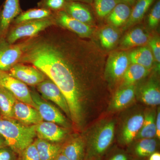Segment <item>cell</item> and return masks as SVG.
<instances>
[{"mask_svg": "<svg viewBox=\"0 0 160 160\" xmlns=\"http://www.w3.org/2000/svg\"><path fill=\"white\" fill-rule=\"evenodd\" d=\"M130 64L127 51L118 50L111 52L106 59L104 74L105 81L111 85L121 82Z\"/></svg>", "mask_w": 160, "mask_h": 160, "instance_id": "cell-5", "label": "cell"}, {"mask_svg": "<svg viewBox=\"0 0 160 160\" xmlns=\"http://www.w3.org/2000/svg\"><path fill=\"white\" fill-rule=\"evenodd\" d=\"M131 64H136L151 69L154 62V58L148 45L140 46L128 52Z\"/></svg>", "mask_w": 160, "mask_h": 160, "instance_id": "cell-24", "label": "cell"}, {"mask_svg": "<svg viewBox=\"0 0 160 160\" xmlns=\"http://www.w3.org/2000/svg\"><path fill=\"white\" fill-rule=\"evenodd\" d=\"M156 113L155 110L148 109L144 114V121L142 126L135 139L152 138L156 136Z\"/></svg>", "mask_w": 160, "mask_h": 160, "instance_id": "cell-27", "label": "cell"}, {"mask_svg": "<svg viewBox=\"0 0 160 160\" xmlns=\"http://www.w3.org/2000/svg\"><path fill=\"white\" fill-rule=\"evenodd\" d=\"M7 72L27 86H36L47 78L35 66L26 63H17Z\"/></svg>", "mask_w": 160, "mask_h": 160, "instance_id": "cell-10", "label": "cell"}, {"mask_svg": "<svg viewBox=\"0 0 160 160\" xmlns=\"http://www.w3.org/2000/svg\"><path fill=\"white\" fill-rule=\"evenodd\" d=\"M106 59L93 40L55 25L25 39L19 63L35 66L57 86L68 102L70 118L80 126L83 95L102 86Z\"/></svg>", "mask_w": 160, "mask_h": 160, "instance_id": "cell-1", "label": "cell"}, {"mask_svg": "<svg viewBox=\"0 0 160 160\" xmlns=\"http://www.w3.org/2000/svg\"><path fill=\"white\" fill-rule=\"evenodd\" d=\"M121 32L118 28L109 25L103 27L98 34L100 47L105 52L113 49L119 40Z\"/></svg>", "mask_w": 160, "mask_h": 160, "instance_id": "cell-25", "label": "cell"}, {"mask_svg": "<svg viewBox=\"0 0 160 160\" xmlns=\"http://www.w3.org/2000/svg\"><path fill=\"white\" fill-rule=\"evenodd\" d=\"M13 118L27 126L36 125L43 121L35 108L18 100L13 108Z\"/></svg>", "mask_w": 160, "mask_h": 160, "instance_id": "cell-16", "label": "cell"}, {"mask_svg": "<svg viewBox=\"0 0 160 160\" xmlns=\"http://www.w3.org/2000/svg\"><path fill=\"white\" fill-rule=\"evenodd\" d=\"M157 0H136L132 6L131 14L129 20L123 27L122 31H125L141 22Z\"/></svg>", "mask_w": 160, "mask_h": 160, "instance_id": "cell-20", "label": "cell"}, {"mask_svg": "<svg viewBox=\"0 0 160 160\" xmlns=\"http://www.w3.org/2000/svg\"><path fill=\"white\" fill-rule=\"evenodd\" d=\"M148 46L151 49L154 62L157 66V69L159 71L160 65V39L158 35L151 37L148 43Z\"/></svg>", "mask_w": 160, "mask_h": 160, "instance_id": "cell-34", "label": "cell"}, {"mask_svg": "<svg viewBox=\"0 0 160 160\" xmlns=\"http://www.w3.org/2000/svg\"><path fill=\"white\" fill-rule=\"evenodd\" d=\"M136 96L141 102L149 106L160 105V88L158 78L156 76L150 77L136 86Z\"/></svg>", "mask_w": 160, "mask_h": 160, "instance_id": "cell-11", "label": "cell"}, {"mask_svg": "<svg viewBox=\"0 0 160 160\" xmlns=\"http://www.w3.org/2000/svg\"><path fill=\"white\" fill-rule=\"evenodd\" d=\"M151 69L140 65L130 64L122 78L120 87L136 85L138 82L146 78L150 73Z\"/></svg>", "mask_w": 160, "mask_h": 160, "instance_id": "cell-23", "label": "cell"}, {"mask_svg": "<svg viewBox=\"0 0 160 160\" xmlns=\"http://www.w3.org/2000/svg\"><path fill=\"white\" fill-rule=\"evenodd\" d=\"M119 2V0H93L91 5L96 18L102 21Z\"/></svg>", "mask_w": 160, "mask_h": 160, "instance_id": "cell-30", "label": "cell"}, {"mask_svg": "<svg viewBox=\"0 0 160 160\" xmlns=\"http://www.w3.org/2000/svg\"><path fill=\"white\" fill-rule=\"evenodd\" d=\"M0 135L9 148L20 154L34 142L37 134L35 125L27 126L0 116Z\"/></svg>", "mask_w": 160, "mask_h": 160, "instance_id": "cell-2", "label": "cell"}, {"mask_svg": "<svg viewBox=\"0 0 160 160\" xmlns=\"http://www.w3.org/2000/svg\"><path fill=\"white\" fill-rule=\"evenodd\" d=\"M151 36L147 29L142 26L130 29L120 41L119 49L125 50L148 44Z\"/></svg>", "mask_w": 160, "mask_h": 160, "instance_id": "cell-15", "label": "cell"}, {"mask_svg": "<svg viewBox=\"0 0 160 160\" xmlns=\"http://www.w3.org/2000/svg\"><path fill=\"white\" fill-rule=\"evenodd\" d=\"M149 160H160V154L158 152H154L149 157Z\"/></svg>", "mask_w": 160, "mask_h": 160, "instance_id": "cell-39", "label": "cell"}, {"mask_svg": "<svg viewBox=\"0 0 160 160\" xmlns=\"http://www.w3.org/2000/svg\"><path fill=\"white\" fill-rule=\"evenodd\" d=\"M39 138L52 142H57L64 139L67 133L65 128L52 122L42 121L35 125Z\"/></svg>", "mask_w": 160, "mask_h": 160, "instance_id": "cell-17", "label": "cell"}, {"mask_svg": "<svg viewBox=\"0 0 160 160\" xmlns=\"http://www.w3.org/2000/svg\"><path fill=\"white\" fill-rule=\"evenodd\" d=\"M131 11V6L126 3L119 2L105 20L109 26L117 28L123 27L129 20Z\"/></svg>", "mask_w": 160, "mask_h": 160, "instance_id": "cell-22", "label": "cell"}, {"mask_svg": "<svg viewBox=\"0 0 160 160\" xmlns=\"http://www.w3.org/2000/svg\"><path fill=\"white\" fill-rule=\"evenodd\" d=\"M20 154L21 160H41L34 142L26 147Z\"/></svg>", "mask_w": 160, "mask_h": 160, "instance_id": "cell-35", "label": "cell"}, {"mask_svg": "<svg viewBox=\"0 0 160 160\" xmlns=\"http://www.w3.org/2000/svg\"><path fill=\"white\" fill-rule=\"evenodd\" d=\"M144 114L138 113L131 116L124 123L121 131V141L124 145H129L135 139L142 126Z\"/></svg>", "mask_w": 160, "mask_h": 160, "instance_id": "cell-18", "label": "cell"}, {"mask_svg": "<svg viewBox=\"0 0 160 160\" xmlns=\"http://www.w3.org/2000/svg\"><path fill=\"white\" fill-rule=\"evenodd\" d=\"M34 142L41 160H54L61 151V147L58 144L38 138Z\"/></svg>", "mask_w": 160, "mask_h": 160, "instance_id": "cell-26", "label": "cell"}, {"mask_svg": "<svg viewBox=\"0 0 160 160\" xmlns=\"http://www.w3.org/2000/svg\"><path fill=\"white\" fill-rule=\"evenodd\" d=\"M139 140L134 146V152L137 156L141 158L148 157L155 152L157 142L154 138Z\"/></svg>", "mask_w": 160, "mask_h": 160, "instance_id": "cell-31", "label": "cell"}, {"mask_svg": "<svg viewBox=\"0 0 160 160\" xmlns=\"http://www.w3.org/2000/svg\"><path fill=\"white\" fill-rule=\"evenodd\" d=\"M115 128V122L110 121L100 124L95 129L86 145V158H101L112 144Z\"/></svg>", "mask_w": 160, "mask_h": 160, "instance_id": "cell-3", "label": "cell"}, {"mask_svg": "<svg viewBox=\"0 0 160 160\" xmlns=\"http://www.w3.org/2000/svg\"><path fill=\"white\" fill-rule=\"evenodd\" d=\"M14 152L10 148H0V160H14Z\"/></svg>", "mask_w": 160, "mask_h": 160, "instance_id": "cell-36", "label": "cell"}, {"mask_svg": "<svg viewBox=\"0 0 160 160\" xmlns=\"http://www.w3.org/2000/svg\"><path fill=\"white\" fill-rule=\"evenodd\" d=\"M84 160H101V158H86Z\"/></svg>", "mask_w": 160, "mask_h": 160, "instance_id": "cell-44", "label": "cell"}, {"mask_svg": "<svg viewBox=\"0 0 160 160\" xmlns=\"http://www.w3.org/2000/svg\"><path fill=\"white\" fill-rule=\"evenodd\" d=\"M0 86L12 92L17 99L35 108L31 91L22 82L11 76L6 72L0 70Z\"/></svg>", "mask_w": 160, "mask_h": 160, "instance_id": "cell-9", "label": "cell"}, {"mask_svg": "<svg viewBox=\"0 0 160 160\" xmlns=\"http://www.w3.org/2000/svg\"><path fill=\"white\" fill-rule=\"evenodd\" d=\"M120 2H123L128 4L131 6H133L136 0H119Z\"/></svg>", "mask_w": 160, "mask_h": 160, "instance_id": "cell-42", "label": "cell"}, {"mask_svg": "<svg viewBox=\"0 0 160 160\" xmlns=\"http://www.w3.org/2000/svg\"><path fill=\"white\" fill-rule=\"evenodd\" d=\"M20 0H6L0 9V38H5L12 23L22 12Z\"/></svg>", "mask_w": 160, "mask_h": 160, "instance_id": "cell-14", "label": "cell"}, {"mask_svg": "<svg viewBox=\"0 0 160 160\" xmlns=\"http://www.w3.org/2000/svg\"><path fill=\"white\" fill-rule=\"evenodd\" d=\"M136 86L137 84L120 87L112 98L109 106V110L117 111L130 105L136 97Z\"/></svg>", "mask_w": 160, "mask_h": 160, "instance_id": "cell-19", "label": "cell"}, {"mask_svg": "<svg viewBox=\"0 0 160 160\" xmlns=\"http://www.w3.org/2000/svg\"><path fill=\"white\" fill-rule=\"evenodd\" d=\"M64 11L71 17L89 26H95L96 17L91 4L67 2Z\"/></svg>", "mask_w": 160, "mask_h": 160, "instance_id": "cell-13", "label": "cell"}, {"mask_svg": "<svg viewBox=\"0 0 160 160\" xmlns=\"http://www.w3.org/2000/svg\"><path fill=\"white\" fill-rule=\"evenodd\" d=\"M5 145H6L5 140L4 139L2 136L0 135V148L5 147Z\"/></svg>", "mask_w": 160, "mask_h": 160, "instance_id": "cell-43", "label": "cell"}, {"mask_svg": "<svg viewBox=\"0 0 160 160\" xmlns=\"http://www.w3.org/2000/svg\"><path fill=\"white\" fill-rule=\"evenodd\" d=\"M32 98L43 120L52 122L64 127H68L69 124L66 117L58 108L46 102L38 92L30 90Z\"/></svg>", "mask_w": 160, "mask_h": 160, "instance_id": "cell-8", "label": "cell"}, {"mask_svg": "<svg viewBox=\"0 0 160 160\" xmlns=\"http://www.w3.org/2000/svg\"><path fill=\"white\" fill-rule=\"evenodd\" d=\"M24 40L10 44L5 38H0V70L8 72L19 63L23 54Z\"/></svg>", "mask_w": 160, "mask_h": 160, "instance_id": "cell-7", "label": "cell"}, {"mask_svg": "<svg viewBox=\"0 0 160 160\" xmlns=\"http://www.w3.org/2000/svg\"><path fill=\"white\" fill-rule=\"evenodd\" d=\"M54 160H69L65 155L63 154L61 151L57 156Z\"/></svg>", "mask_w": 160, "mask_h": 160, "instance_id": "cell-40", "label": "cell"}, {"mask_svg": "<svg viewBox=\"0 0 160 160\" xmlns=\"http://www.w3.org/2000/svg\"><path fill=\"white\" fill-rule=\"evenodd\" d=\"M36 88L43 98L55 103L70 118L69 107L66 98L57 86L51 80L46 78L36 86Z\"/></svg>", "mask_w": 160, "mask_h": 160, "instance_id": "cell-12", "label": "cell"}, {"mask_svg": "<svg viewBox=\"0 0 160 160\" xmlns=\"http://www.w3.org/2000/svg\"><path fill=\"white\" fill-rule=\"evenodd\" d=\"M108 160H129V158L126 153L119 152L115 153Z\"/></svg>", "mask_w": 160, "mask_h": 160, "instance_id": "cell-37", "label": "cell"}, {"mask_svg": "<svg viewBox=\"0 0 160 160\" xmlns=\"http://www.w3.org/2000/svg\"><path fill=\"white\" fill-rule=\"evenodd\" d=\"M156 136L158 138H160V108L158 109L156 116Z\"/></svg>", "mask_w": 160, "mask_h": 160, "instance_id": "cell-38", "label": "cell"}, {"mask_svg": "<svg viewBox=\"0 0 160 160\" xmlns=\"http://www.w3.org/2000/svg\"><path fill=\"white\" fill-rule=\"evenodd\" d=\"M55 26H59L73 32L83 38H91L94 34L96 28L73 18L64 10L54 13Z\"/></svg>", "mask_w": 160, "mask_h": 160, "instance_id": "cell-6", "label": "cell"}, {"mask_svg": "<svg viewBox=\"0 0 160 160\" xmlns=\"http://www.w3.org/2000/svg\"><path fill=\"white\" fill-rule=\"evenodd\" d=\"M67 2L66 0H40L38 3L37 7L55 13L64 10Z\"/></svg>", "mask_w": 160, "mask_h": 160, "instance_id": "cell-33", "label": "cell"}, {"mask_svg": "<svg viewBox=\"0 0 160 160\" xmlns=\"http://www.w3.org/2000/svg\"><path fill=\"white\" fill-rule=\"evenodd\" d=\"M86 145L82 138L77 137L69 140L61 151L69 160H84L86 157Z\"/></svg>", "mask_w": 160, "mask_h": 160, "instance_id": "cell-21", "label": "cell"}, {"mask_svg": "<svg viewBox=\"0 0 160 160\" xmlns=\"http://www.w3.org/2000/svg\"><path fill=\"white\" fill-rule=\"evenodd\" d=\"M145 17L149 29H155L158 26L160 21V0L156 1Z\"/></svg>", "mask_w": 160, "mask_h": 160, "instance_id": "cell-32", "label": "cell"}, {"mask_svg": "<svg viewBox=\"0 0 160 160\" xmlns=\"http://www.w3.org/2000/svg\"><path fill=\"white\" fill-rule=\"evenodd\" d=\"M17 100L12 92L0 86V116L1 117L14 119L13 108Z\"/></svg>", "mask_w": 160, "mask_h": 160, "instance_id": "cell-28", "label": "cell"}, {"mask_svg": "<svg viewBox=\"0 0 160 160\" xmlns=\"http://www.w3.org/2000/svg\"><path fill=\"white\" fill-rule=\"evenodd\" d=\"M67 2H81L87 3V4H92L93 0H66Z\"/></svg>", "mask_w": 160, "mask_h": 160, "instance_id": "cell-41", "label": "cell"}, {"mask_svg": "<svg viewBox=\"0 0 160 160\" xmlns=\"http://www.w3.org/2000/svg\"><path fill=\"white\" fill-rule=\"evenodd\" d=\"M53 12L47 9L38 7L32 8L26 11L22 12L13 20L12 25L19 24L28 21L44 19L53 17Z\"/></svg>", "mask_w": 160, "mask_h": 160, "instance_id": "cell-29", "label": "cell"}, {"mask_svg": "<svg viewBox=\"0 0 160 160\" xmlns=\"http://www.w3.org/2000/svg\"><path fill=\"white\" fill-rule=\"evenodd\" d=\"M53 17L12 24L7 32L5 38L10 44L30 38L38 35L50 26H55Z\"/></svg>", "mask_w": 160, "mask_h": 160, "instance_id": "cell-4", "label": "cell"}]
</instances>
